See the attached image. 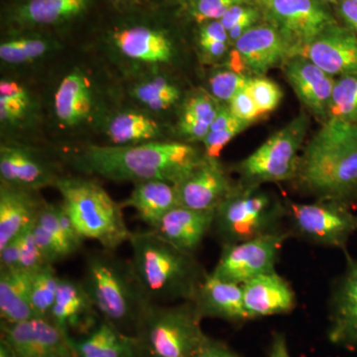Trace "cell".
I'll use <instances>...</instances> for the list:
<instances>
[{
	"label": "cell",
	"mask_w": 357,
	"mask_h": 357,
	"mask_svg": "<svg viewBox=\"0 0 357 357\" xmlns=\"http://www.w3.org/2000/svg\"><path fill=\"white\" fill-rule=\"evenodd\" d=\"M215 213V211H199L177 206L167 213L151 230L174 248L195 255L204 237L213 230Z\"/></svg>",
	"instance_id": "24"
},
{
	"label": "cell",
	"mask_w": 357,
	"mask_h": 357,
	"mask_svg": "<svg viewBox=\"0 0 357 357\" xmlns=\"http://www.w3.org/2000/svg\"><path fill=\"white\" fill-rule=\"evenodd\" d=\"M100 318L122 332L133 335L149 304L134 273L130 260L114 251L100 249L88 253L81 280Z\"/></svg>",
	"instance_id": "4"
},
{
	"label": "cell",
	"mask_w": 357,
	"mask_h": 357,
	"mask_svg": "<svg viewBox=\"0 0 357 357\" xmlns=\"http://www.w3.org/2000/svg\"><path fill=\"white\" fill-rule=\"evenodd\" d=\"M178 206L199 211H215L236 189L220 159L204 158L175 185Z\"/></svg>",
	"instance_id": "17"
},
{
	"label": "cell",
	"mask_w": 357,
	"mask_h": 357,
	"mask_svg": "<svg viewBox=\"0 0 357 357\" xmlns=\"http://www.w3.org/2000/svg\"><path fill=\"white\" fill-rule=\"evenodd\" d=\"M328 119L357 121V76L338 77L335 79Z\"/></svg>",
	"instance_id": "37"
},
{
	"label": "cell",
	"mask_w": 357,
	"mask_h": 357,
	"mask_svg": "<svg viewBox=\"0 0 357 357\" xmlns=\"http://www.w3.org/2000/svg\"><path fill=\"white\" fill-rule=\"evenodd\" d=\"M309 126L306 114L298 115L253 153L238 162L236 165L238 184L260 187L266 183L295 180Z\"/></svg>",
	"instance_id": "8"
},
{
	"label": "cell",
	"mask_w": 357,
	"mask_h": 357,
	"mask_svg": "<svg viewBox=\"0 0 357 357\" xmlns=\"http://www.w3.org/2000/svg\"><path fill=\"white\" fill-rule=\"evenodd\" d=\"M91 0H26L16 8L14 22L23 27L62 24L88 10Z\"/></svg>",
	"instance_id": "30"
},
{
	"label": "cell",
	"mask_w": 357,
	"mask_h": 357,
	"mask_svg": "<svg viewBox=\"0 0 357 357\" xmlns=\"http://www.w3.org/2000/svg\"><path fill=\"white\" fill-rule=\"evenodd\" d=\"M33 225L21 234L20 257L18 264V269L29 274L49 264L35 239Z\"/></svg>",
	"instance_id": "40"
},
{
	"label": "cell",
	"mask_w": 357,
	"mask_h": 357,
	"mask_svg": "<svg viewBox=\"0 0 357 357\" xmlns=\"http://www.w3.org/2000/svg\"><path fill=\"white\" fill-rule=\"evenodd\" d=\"M285 204L291 236L347 251L349 239L357 232V215L351 208L328 201L310 204L288 201Z\"/></svg>",
	"instance_id": "9"
},
{
	"label": "cell",
	"mask_w": 357,
	"mask_h": 357,
	"mask_svg": "<svg viewBox=\"0 0 357 357\" xmlns=\"http://www.w3.org/2000/svg\"><path fill=\"white\" fill-rule=\"evenodd\" d=\"M112 55L131 73L143 76L160 74L176 56L173 39L161 28L148 24L119 26L110 33Z\"/></svg>",
	"instance_id": "10"
},
{
	"label": "cell",
	"mask_w": 357,
	"mask_h": 357,
	"mask_svg": "<svg viewBox=\"0 0 357 357\" xmlns=\"http://www.w3.org/2000/svg\"><path fill=\"white\" fill-rule=\"evenodd\" d=\"M344 255V271L330 293L326 337L335 347L357 351V258Z\"/></svg>",
	"instance_id": "15"
},
{
	"label": "cell",
	"mask_w": 357,
	"mask_h": 357,
	"mask_svg": "<svg viewBox=\"0 0 357 357\" xmlns=\"http://www.w3.org/2000/svg\"><path fill=\"white\" fill-rule=\"evenodd\" d=\"M268 357H292L284 333H274L271 344H270L269 352H268Z\"/></svg>",
	"instance_id": "50"
},
{
	"label": "cell",
	"mask_w": 357,
	"mask_h": 357,
	"mask_svg": "<svg viewBox=\"0 0 357 357\" xmlns=\"http://www.w3.org/2000/svg\"><path fill=\"white\" fill-rule=\"evenodd\" d=\"M33 234L45 259L52 265L76 255L84 243L61 202H45L33 225Z\"/></svg>",
	"instance_id": "20"
},
{
	"label": "cell",
	"mask_w": 357,
	"mask_h": 357,
	"mask_svg": "<svg viewBox=\"0 0 357 357\" xmlns=\"http://www.w3.org/2000/svg\"><path fill=\"white\" fill-rule=\"evenodd\" d=\"M222 105L217 98L203 89L185 98L178 114L177 128L180 136L189 142H203Z\"/></svg>",
	"instance_id": "31"
},
{
	"label": "cell",
	"mask_w": 357,
	"mask_h": 357,
	"mask_svg": "<svg viewBox=\"0 0 357 357\" xmlns=\"http://www.w3.org/2000/svg\"><path fill=\"white\" fill-rule=\"evenodd\" d=\"M192 301L149 303L136 326L139 357H197L206 333Z\"/></svg>",
	"instance_id": "6"
},
{
	"label": "cell",
	"mask_w": 357,
	"mask_h": 357,
	"mask_svg": "<svg viewBox=\"0 0 357 357\" xmlns=\"http://www.w3.org/2000/svg\"><path fill=\"white\" fill-rule=\"evenodd\" d=\"M202 319H218L232 324L249 321L243 303V285L208 273L192 301Z\"/></svg>",
	"instance_id": "25"
},
{
	"label": "cell",
	"mask_w": 357,
	"mask_h": 357,
	"mask_svg": "<svg viewBox=\"0 0 357 357\" xmlns=\"http://www.w3.org/2000/svg\"><path fill=\"white\" fill-rule=\"evenodd\" d=\"M250 7V4H239V6L231 7V8L220 18V23H222L227 33H229V30L248 13Z\"/></svg>",
	"instance_id": "49"
},
{
	"label": "cell",
	"mask_w": 357,
	"mask_h": 357,
	"mask_svg": "<svg viewBox=\"0 0 357 357\" xmlns=\"http://www.w3.org/2000/svg\"><path fill=\"white\" fill-rule=\"evenodd\" d=\"M249 126H251V123L237 119L236 117L227 128L222 130L208 132L203 141L204 154L211 158L220 159L223 148Z\"/></svg>",
	"instance_id": "41"
},
{
	"label": "cell",
	"mask_w": 357,
	"mask_h": 357,
	"mask_svg": "<svg viewBox=\"0 0 357 357\" xmlns=\"http://www.w3.org/2000/svg\"><path fill=\"white\" fill-rule=\"evenodd\" d=\"M53 160L36 148L16 141H2L0 145V183L40 191L43 188L56 187L63 177Z\"/></svg>",
	"instance_id": "13"
},
{
	"label": "cell",
	"mask_w": 357,
	"mask_h": 357,
	"mask_svg": "<svg viewBox=\"0 0 357 357\" xmlns=\"http://www.w3.org/2000/svg\"><path fill=\"white\" fill-rule=\"evenodd\" d=\"M290 237L288 229H282L222 245L217 265L211 273L222 280L243 285L260 275L274 271L284 244Z\"/></svg>",
	"instance_id": "11"
},
{
	"label": "cell",
	"mask_w": 357,
	"mask_h": 357,
	"mask_svg": "<svg viewBox=\"0 0 357 357\" xmlns=\"http://www.w3.org/2000/svg\"><path fill=\"white\" fill-rule=\"evenodd\" d=\"M70 337L50 319L1 321V337L14 357H74Z\"/></svg>",
	"instance_id": "16"
},
{
	"label": "cell",
	"mask_w": 357,
	"mask_h": 357,
	"mask_svg": "<svg viewBox=\"0 0 357 357\" xmlns=\"http://www.w3.org/2000/svg\"><path fill=\"white\" fill-rule=\"evenodd\" d=\"M21 234L0 248V268L18 269L20 257Z\"/></svg>",
	"instance_id": "46"
},
{
	"label": "cell",
	"mask_w": 357,
	"mask_h": 357,
	"mask_svg": "<svg viewBox=\"0 0 357 357\" xmlns=\"http://www.w3.org/2000/svg\"><path fill=\"white\" fill-rule=\"evenodd\" d=\"M103 129L109 145L129 146L160 141L163 138L161 126L153 115L139 110L114 112L103 121Z\"/></svg>",
	"instance_id": "28"
},
{
	"label": "cell",
	"mask_w": 357,
	"mask_h": 357,
	"mask_svg": "<svg viewBox=\"0 0 357 357\" xmlns=\"http://www.w3.org/2000/svg\"><path fill=\"white\" fill-rule=\"evenodd\" d=\"M227 105L234 117L248 123L252 124L253 121L262 117L256 107L252 96L249 93L248 86L241 89Z\"/></svg>",
	"instance_id": "43"
},
{
	"label": "cell",
	"mask_w": 357,
	"mask_h": 357,
	"mask_svg": "<svg viewBox=\"0 0 357 357\" xmlns=\"http://www.w3.org/2000/svg\"><path fill=\"white\" fill-rule=\"evenodd\" d=\"M56 189L61 203L84 241H93L105 250L114 251L128 243L132 231L124 220L123 208L100 183L82 176H63Z\"/></svg>",
	"instance_id": "5"
},
{
	"label": "cell",
	"mask_w": 357,
	"mask_h": 357,
	"mask_svg": "<svg viewBox=\"0 0 357 357\" xmlns=\"http://www.w3.org/2000/svg\"><path fill=\"white\" fill-rule=\"evenodd\" d=\"M204 156V151L189 143L160 140L129 146L86 144L66 152L63 159L86 176L133 184L161 180L176 185Z\"/></svg>",
	"instance_id": "1"
},
{
	"label": "cell",
	"mask_w": 357,
	"mask_h": 357,
	"mask_svg": "<svg viewBox=\"0 0 357 357\" xmlns=\"http://www.w3.org/2000/svg\"><path fill=\"white\" fill-rule=\"evenodd\" d=\"M197 357H243L238 352L232 349L229 344L208 337V335L204 338L199 347Z\"/></svg>",
	"instance_id": "44"
},
{
	"label": "cell",
	"mask_w": 357,
	"mask_h": 357,
	"mask_svg": "<svg viewBox=\"0 0 357 357\" xmlns=\"http://www.w3.org/2000/svg\"><path fill=\"white\" fill-rule=\"evenodd\" d=\"M0 317L8 324L35 318L30 302V274L0 268Z\"/></svg>",
	"instance_id": "32"
},
{
	"label": "cell",
	"mask_w": 357,
	"mask_h": 357,
	"mask_svg": "<svg viewBox=\"0 0 357 357\" xmlns=\"http://www.w3.org/2000/svg\"><path fill=\"white\" fill-rule=\"evenodd\" d=\"M0 357H14L10 349L2 342H0Z\"/></svg>",
	"instance_id": "51"
},
{
	"label": "cell",
	"mask_w": 357,
	"mask_h": 357,
	"mask_svg": "<svg viewBox=\"0 0 357 357\" xmlns=\"http://www.w3.org/2000/svg\"><path fill=\"white\" fill-rule=\"evenodd\" d=\"M338 13L347 27L357 36V0H340L338 2Z\"/></svg>",
	"instance_id": "48"
},
{
	"label": "cell",
	"mask_w": 357,
	"mask_h": 357,
	"mask_svg": "<svg viewBox=\"0 0 357 357\" xmlns=\"http://www.w3.org/2000/svg\"><path fill=\"white\" fill-rule=\"evenodd\" d=\"M248 88L262 116L276 109L283 98L280 86L264 76L250 77Z\"/></svg>",
	"instance_id": "39"
},
{
	"label": "cell",
	"mask_w": 357,
	"mask_h": 357,
	"mask_svg": "<svg viewBox=\"0 0 357 357\" xmlns=\"http://www.w3.org/2000/svg\"><path fill=\"white\" fill-rule=\"evenodd\" d=\"M50 321L70 337L91 333L102 321L81 280L61 277Z\"/></svg>",
	"instance_id": "21"
},
{
	"label": "cell",
	"mask_w": 357,
	"mask_h": 357,
	"mask_svg": "<svg viewBox=\"0 0 357 357\" xmlns=\"http://www.w3.org/2000/svg\"><path fill=\"white\" fill-rule=\"evenodd\" d=\"M36 110V102L27 86L13 79L0 82V121L2 128L21 126Z\"/></svg>",
	"instance_id": "34"
},
{
	"label": "cell",
	"mask_w": 357,
	"mask_h": 357,
	"mask_svg": "<svg viewBox=\"0 0 357 357\" xmlns=\"http://www.w3.org/2000/svg\"><path fill=\"white\" fill-rule=\"evenodd\" d=\"M74 357H139L136 337L102 319L82 337H70Z\"/></svg>",
	"instance_id": "29"
},
{
	"label": "cell",
	"mask_w": 357,
	"mask_h": 357,
	"mask_svg": "<svg viewBox=\"0 0 357 357\" xmlns=\"http://www.w3.org/2000/svg\"><path fill=\"white\" fill-rule=\"evenodd\" d=\"M229 42L199 38V47L204 60L208 63L218 62L225 57L229 48Z\"/></svg>",
	"instance_id": "45"
},
{
	"label": "cell",
	"mask_w": 357,
	"mask_h": 357,
	"mask_svg": "<svg viewBox=\"0 0 357 357\" xmlns=\"http://www.w3.org/2000/svg\"><path fill=\"white\" fill-rule=\"evenodd\" d=\"M128 243L134 273L150 302L194 299L208 275L196 256L174 248L149 229L132 232Z\"/></svg>",
	"instance_id": "3"
},
{
	"label": "cell",
	"mask_w": 357,
	"mask_h": 357,
	"mask_svg": "<svg viewBox=\"0 0 357 357\" xmlns=\"http://www.w3.org/2000/svg\"><path fill=\"white\" fill-rule=\"evenodd\" d=\"M100 93L84 70L76 67L63 76L53 98V112L60 126L83 128L103 119Z\"/></svg>",
	"instance_id": "14"
},
{
	"label": "cell",
	"mask_w": 357,
	"mask_h": 357,
	"mask_svg": "<svg viewBox=\"0 0 357 357\" xmlns=\"http://www.w3.org/2000/svg\"><path fill=\"white\" fill-rule=\"evenodd\" d=\"M282 68L300 102L312 115L325 122L328 119L335 77L300 55L289 58Z\"/></svg>",
	"instance_id": "22"
},
{
	"label": "cell",
	"mask_w": 357,
	"mask_h": 357,
	"mask_svg": "<svg viewBox=\"0 0 357 357\" xmlns=\"http://www.w3.org/2000/svg\"><path fill=\"white\" fill-rule=\"evenodd\" d=\"M294 182L317 201L357 204V121L328 119L305 143Z\"/></svg>",
	"instance_id": "2"
},
{
	"label": "cell",
	"mask_w": 357,
	"mask_h": 357,
	"mask_svg": "<svg viewBox=\"0 0 357 357\" xmlns=\"http://www.w3.org/2000/svg\"><path fill=\"white\" fill-rule=\"evenodd\" d=\"M243 291L249 321L289 314L297 304L292 286L276 270L246 282Z\"/></svg>",
	"instance_id": "23"
},
{
	"label": "cell",
	"mask_w": 357,
	"mask_h": 357,
	"mask_svg": "<svg viewBox=\"0 0 357 357\" xmlns=\"http://www.w3.org/2000/svg\"><path fill=\"white\" fill-rule=\"evenodd\" d=\"M130 96L145 112L155 115L175 107L180 100L181 91L168 77L152 74L136 82L131 88Z\"/></svg>",
	"instance_id": "33"
},
{
	"label": "cell",
	"mask_w": 357,
	"mask_h": 357,
	"mask_svg": "<svg viewBox=\"0 0 357 357\" xmlns=\"http://www.w3.org/2000/svg\"><path fill=\"white\" fill-rule=\"evenodd\" d=\"M234 46L244 72L255 77L264 76L268 70L282 67L289 58L295 56L288 40L271 24L253 26Z\"/></svg>",
	"instance_id": "18"
},
{
	"label": "cell",
	"mask_w": 357,
	"mask_h": 357,
	"mask_svg": "<svg viewBox=\"0 0 357 357\" xmlns=\"http://www.w3.org/2000/svg\"><path fill=\"white\" fill-rule=\"evenodd\" d=\"M60 278L52 264L30 274V302L35 318L50 319Z\"/></svg>",
	"instance_id": "36"
},
{
	"label": "cell",
	"mask_w": 357,
	"mask_h": 357,
	"mask_svg": "<svg viewBox=\"0 0 357 357\" xmlns=\"http://www.w3.org/2000/svg\"><path fill=\"white\" fill-rule=\"evenodd\" d=\"M253 0H196L192 6V15L199 23L220 20L231 7L250 4Z\"/></svg>",
	"instance_id": "42"
},
{
	"label": "cell",
	"mask_w": 357,
	"mask_h": 357,
	"mask_svg": "<svg viewBox=\"0 0 357 357\" xmlns=\"http://www.w3.org/2000/svg\"><path fill=\"white\" fill-rule=\"evenodd\" d=\"M286 218V204L260 187L236 189L218 206L213 230L222 245L241 243L248 239L282 229Z\"/></svg>",
	"instance_id": "7"
},
{
	"label": "cell",
	"mask_w": 357,
	"mask_h": 357,
	"mask_svg": "<svg viewBox=\"0 0 357 357\" xmlns=\"http://www.w3.org/2000/svg\"><path fill=\"white\" fill-rule=\"evenodd\" d=\"M250 77L234 72L229 68L220 69L213 73L210 77V93L218 102L229 103L241 89L248 86Z\"/></svg>",
	"instance_id": "38"
},
{
	"label": "cell",
	"mask_w": 357,
	"mask_h": 357,
	"mask_svg": "<svg viewBox=\"0 0 357 357\" xmlns=\"http://www.w3.org/2000/svg\"><path fill=\"white\" fill-rule=\"evenodd\" d=\"M45 202L38 191L0 183V248L35 222Z\"/></svg>",
	"instance_id": "26"
},
{
	"label": "cell",
	"mask_w": 357,
	"mask_h": 357,
	"mask_svg": "<svg viewBox=\"0 0 357 357\" xmlns=\"http://www.w3.org/2000/svg\"><path fill=\"white\" fill-rule=\"evenodd\" d=\"M55 49L56 44L41 35H15L2 40L0 60L9 66L30 64L43 59Z\"/></svg>",
	"instance_id": "35"
},
{
	"label": "cell",
	"mask_w": 357,
	"mask_h": 357,
	"mask_svg": "<svg viewBox=\"0 0 357 357\" xmlns=\"http://www.w3.org/2000/svg\"><path fill=\"white\" fill-rule=\"evenodd\" d=\"M333 77L357 76V36L345 26L335 24L300 52Z\"/></svg>",
	"instance_id": "19"
},
{
	"label": "cell",
	"mask_w": 357,
	"mask_h": 357,
	"mask_svg": "<svg viewBox=\"0 0 357 357\" xmlns=\"http://www.w3.org/2000/svg\"><path fill=\"white\" fill-rule=\"evenodd\" d=\"M132 192L121 203L122 208L135 211L138 220L153 229L167 213L178 206L177 192L172 183L161 180L133 184Z\"/></svg>",
	"instance_id": "27"
},
{
	"label": "cell",
	"mask_w": 357,
	"mask_h": 357,
	"mask_svg": "<svg viewBox=\"0 0 357 357\" xmlns=\"http://www.w3.org/2000/svg\"><path fill=\"white\" fill-rule=\"evenodd\" d=\"M259 9L256 8L255 6H251L248 13L229 30V37L230 44L234 45L237 40L243 36L244 33L248 31L250 28L255 26V23L259 20Z\"/></svg>",
	"instance_id": "47"
},
{
	"label": "cell",
	"mask_w": 357,
	"mask_h": 357,
	"mask_svg": "<svg viewBox=\"0 0 357 357\" xmlns=\"http://www.w3.org/2000/svg\"><path fill=\"white\" fill-rule=\"evenodd\" d=\"M269 23L284 35L295 56L337 20L319 0H257Z\"/></svg>",
	"instance_id": "12"
}]
</instances>
